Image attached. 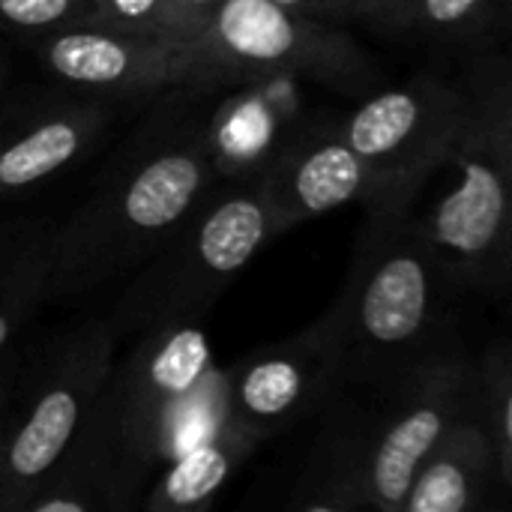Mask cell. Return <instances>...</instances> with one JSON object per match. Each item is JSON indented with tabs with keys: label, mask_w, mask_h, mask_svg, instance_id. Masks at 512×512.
<instances>
[{
	"label": "cell",
	"mask_w": 512,
	"mask_h": 512,
	"mask_svg": "<svg viewBox=\"0 0 512 512\" xmlns=\"http://www.w3.org/2000/svg\"><path fill=\"white\" fill-rule=\"evenodd\" d=\"M462 87V114L444 165L456 171L423 234L447 282L504 291L510 279L512 99L507 60L477 66Z\"/></svg>",
	"instance_id": "3"
},
{
	"label": "cell",
	"mask_w": 512,
	"mask_h": 512,
	"mask_svg": "<svg viewBox=\"0 0 512 512\" xmlns=\"http://www.w3.org/2000/svg\"><path fill=\"white\" fill-rule=\"evenodd\" d=\"M180 3V9L186 12V18L195 24V30H198V36H201V30H204V24H207V18L216 12V6H222L225 0H177Z\"/></svg>",
	"instance_id": "25"
},
{
	"label": "cell",
	"mask_w": 512,
	"mask_h": 512,
	"mask_svg": "<svg viewBox=\"0 0 512 512\" xmlns=\"http://www.w3.org/2000/svg\"><path fill=\"white\" fill-rule=\"evenodd\" d=\"M9 411H12V378H9V372H0V459H3V447H6Z\"/></svg>",
	"instance_id": "26"
},
{
	"label": "cell",
	"mask_w": 512,
	"mask_h": 512,
	"mask_svg": "<svg viewBox=\"0 0 512 512\" xmlns=\"http://www.w3.org/2000/svg\"><path fill=\"white\" fill-rule=\"evenodd\" d=\"M93 18V0H0V30L6 33L45 36Z\"/></svg>",
	"instance_id": "22"
},
{
	"label": "cell",
	"mask_w": 512,
	"mask_h": 512,
	"mask_svg": "<svg viewBox=\"0 0 512 512\" xmlns=\"http://www.w3.org/2000/svg\"><path fill=\"white\" fill-rule=\"evenodd\" d=\"M261 441L228 420L225 369H216L207 390L183 426L171 456L156 468L144 507L153 512H189L210 507L237 468Z\"/></svg>",
	"instance_id": "14"
},
{
	"label": "cell",
	"mask_w": 512,
	"mask_h": 512,
	"mask_svg": "<svg viewBox=\"0 0 512 512\" xmlns=\"http://www.w3.org/2000/svg\"><path fill=\"white\" fill-rule=\"evenodd\" d=\"M459 114V84L417 75L399 87L369 93L336 126L372 168L378 180L372 198L420 195L423 183L444 165Z\"/></svg>",
	"instance_id": "9"
},
{
	"label": "cell",
	"mask_w": 512,
	"mask_h": 512,
	"mask_svg": "<svg viewBox=\"0 0 512 512\" xmlns=\"http://www.w3.org/2000/svg\"><path fill=\"white\" fill-rule=\"evenodd\" d=\"M48 231L0 240V354L48 300Z\"/></svg>",
	"instance_id": "19"
},
{
	"label": "cell",
	"mask_w": 512,
	"mask_h": 512,
	"mask_svg": "<svg viewBox=\"0 0 512 512\" xmlns=\"http://www.w3.org/2000/svg\"><path fill=\"white\" fill-rule=\"evenodd\" d=\"M141 333L129 357L111 366L102 399L87 423L138 486L171 456L177 432L216 366L201 318Z\"/></svg>",
	"instance_id": "5"
},
{
	"label": "cell",
	"mask_w": 512,
	"mask_h": 512,
	"mask_svg": "<svg viewBox=\"0 0 512 512\" xmlns=\"http://www.w3.org/2000/svg\"><path fill=\"white\" fill-rule=\"evenodd\" d=\"M399 3L402 0H357V18H363V21H369V24L390 33Z\"/></svg>",
	"instance_id": "24"
},
{
	"label": "cell",
	"mask_w": 512,
	"mask_h": 512,
	"mask_svg": "<svg viewBox=\"0 0 512 512\" xmlns=\"http://www.w3.org/2000/svg\"><path fill=\"white\" fill-rule=\"evenodd\" d=\"M297 78L258 75L240 81L204 120V147L216 183H252L303 129Z\"/></svg>",
	"instance_id": "12"
},
{
	"label": "cell",
	"mask_w": 512,
	"mask_h": 512,
	"mask_svg": "<svg viewBox=\"0 0 512 512\" xmlns=\"http://www.w3.org/2000/svg\"><path fill=\"white\" fill-rule=\"evenodd\" d=\"M276 237L351 201L378 192L372 168L342 138L339 126H303L288 150L258 180Z\"/></svg>",
	"instance_id": "13"
},
{
	"label": "cell",
	"mask_w": 512,
	"mask_h": 512,
	"mask_svg": "<svg viewBox=\"0 0 512 512\" xmlns=\"http://www.w3.org/2000/svg\"><path fill=\"white\" fill-rule=\"evenodd\" d=\"M417 195L366 201L354 261L336 303L324 312L342 381L402 384L444 345L447 276L414 219Z\"/></svg>",
	"instance_id": "2"
},
{
	"label": "cell",
	"mask_w": 512,
	"mask_h": 512,
	"mask_svg": "<svg viewBox=\"0 0 512 512\" xmlns=\"http://www.w3.org/2000/svg\"><path fill=\"white\" fill-rule=\"evenodd\" d=\"M501 492L495 456L486 432L471 414V399L465 414L450 426L441 444L429 453L417 471L399 512H471L480 510L489 492Z\"/></svg>",
	"instance_id": "16"
},
{
	"label": "cell",
	"mask_w": 512,
	"mask_h": 512,
	"mask_svg": "<svg viewBox=\"0 0 512 512\" xmlns=\"http://www.w3.org/2000/svg\"><path fill=\"white\" fill-rule=\"evenodd\" d=\"M0 84H3V60H0Z\"/></svg>",
	"instance_id": "27"
},
{
	"label": "cell",
	"mask_w": 512,
	"mask_h": 512,
	"mask_svg": "<svg viewBox=\"0 0 512 512\" xmlns=\"http://www.w3.org/2000/svg\"><path fill=\"white\" fill-rule=\"evenodd\" d=\"M471 366L459 351L447 348L399 384L393 414L348 459L354 510H402L417 471L468 408Z\"/></svg>",
	"instance_id": "8"
},
{
	"label": "cell",
	"mask_w": 512,
	"mask_h": 512,
	"mask_svg": "<svg viewBox=\"0 0 512 512\" xmlns=\"http://www.w3.org/2000/svg\"><path fill=\"white\" fill-rule=\"evenodd\" d=\"M198 45L225 84L291 75L351 96L369 93L378 84L375 63L348 33L273 0H225L207 18Z\"/></svg>",
	"instance_id": "7"
},
{
	"label": "cell",
	"mask_w": 512,
	"mask_h": 512,
	"mask_svg": "<svg viewBox=\"0 0 512 512\" xmlns=\"http://www.w3.org/2000/svg\"><path fill=\"white\" fill-rule=\"evenodd\" d=\"M342 384L339 348L327 315L303 333L225 369L228 420L258 441L315 411Z\"/></svg>",
	"instance_id": "11"
},
{
	"label": "cell",
	"mask_w": 512,
	"mask_h": 512,
	"mask_svg": "<svg viewBox=\"0 0 512 512\" xmlns=\"http://www.w3.org/2000/svg\"><path fill=\"white\" fill-rule=\"evenodd\" d=\"M507 12L510 0H402L390 33L441 48H480Z\"/></svg>",
	"instance_id": "18"
},
{
	"label": "cell",
	"mask_w": 512,
	"mask_h": 512,
	"mask_svg": "<svg viewBox=\"0 0 512 512\" xmlns=\"http://www.w3.org/2000/svg\"><path fill=\"white\" fill-rule=\"evenodd\" d=\"M36 51L45 69L60 81L108 96L156 93L183 84H225L198 42L156 39L96 18L39 36Z\"/></svg>",
	"instance_id": "10"
},
{
	"label": "cell",
	"mask_w": 512,
	"mask_h": 512,
	"mask_svg": "<svg viewBox=\"0 0 512 512\" xmlns=\"http://www.w3.org/2000/svg\"><path fill=\"white\" fill-rule=\"evenodd\" d=\"M0 240H3V237H0Z\"/></svg>",
	"instance_id": "28"
},
{
	"label": "cell",
	"mask_w": 512,
	"mask_h": 512,
	"mask_svg": "<svg viewBox=\"0 0 512 512\" xmlns=\"http://www.w3.org/2000/svg\"><path fill=\"white\" fill-rule=\"evenodd\" d=\"M471 414L489 438L498 486L512 492V360L501 342L471 366Z\"/></svg>",
	"instance_id": "20"
},
{
	"label": "cell",
	"mask_w": 512,
	"mask_h": 512,
	"mask_svg": "<svg viewBox=\"0 0 512 512\" xmlns=\"http://www.w3.org/2000/svg\"><path fill=\"white\" fill-rule=\"evenodd\" d=\"M141 486L117 465L102 441L84 426L78 441L33 489L21 512L126 510Z\"/></svg>",
	"instance_id": "17"
},
{
	"label": "cell",
	"mask_w": 512,
	"mask_h": 512,
	"mask_svg": "<svg viewBox=\"0 0 512 512\" xmlns=\"http://www.w3.org/2000/svg\"><path fill=\"white\" fill-rule=\"evenodd\" d=\"M216 183L195 117H159L48 234V300H72L147 261Z\"/></svg>",
	"instance_id": "1"
},
{
	"label": "cell",
	"mask_w": 512,
	"mask_h": 512,
	"mask_svg": "<svg viewBox=\"0 0 512 512\" xmlns=\"http://www.w3.org/2000/svg\"><path fill=\"white\" fill-rule=\"evenodd\" d=\"M120 333L93 321L57 342L24 402L9 411L0 459V512H21L33 489L90 423L114 366Z\"/></svg>",
	"instance_id": "6"
},
{
	"label": "cell",
	"mask_w": 512,
	"mask_h": 512,
	"mask_svg": "<svg viewBox=\"0 0 512 512\" xmlns=\"http://www.w3.org/2000/svg\"><path fill=\"white\" fill-rule=\"evenodd\" d=\"M273 3H279L297 15H306V18L327 21V24L357 18V0H273Z\"/></svg>",
	"instance_id": "23"
},
{
	"label": "cell",
	"mask_w": 512,
	"mask_h": 512,
	"mask_svg": "<svg viewBox=\"0 0 512 512\" xmlns=\"http://www.w3.org/2000/svg\"><path fill=\"white\" fill-rule=\"evenodd\" d=\"M93 9L96 21L114 24L120 30L156 39L198 42V30L177 0H93Z\"/></svg>",
	"instance_id": "21"
},
{
	"label": "cell",
	"mask_w": 512,
	"mask_h": 512,
	"mask_svg": "<svg viewBox=\"0 0 512 512\" xmlns=\"http://www.w3.org/2000/svg\"><path fill=\"white\" fill-rule=\"evenodd\" d=\"M105 120V111L84 99H36L0 111V198L81 159Z\"/></svg>",
	"instance_id": "15"
},
{
	"label": "cell",
	"mask_w": 512,
	"mask_h": 512,
	"mask_svg": "<svg viewBox=\"0 0 512 512\" xmlns=\"http://www.w3.org/2000/svg\"><path fill=\"white\" fill-rule=\"evenodd\" d=\"M273 237L276 231L258 180L228 183L219 195L207 192L123 291L108 318L111 327L123 336L129 330L201 318Z\"/></svg>",
	"instance_id": "4"
}]
</instances>
